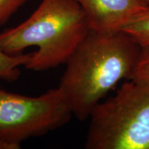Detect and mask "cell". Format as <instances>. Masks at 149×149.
Listing matches in <instances>:
<instances>
[{
  "instance_id": "8",
  "label": "cell",
  "mask_w": 149,
  "mask_h": 149,
  "mask_svg": "<svg viewBox=\"0 0 149 149\" xmlns=\"http://www.w3.org/2000/svg\"><path fill=\"white\" fill-rule=\"evenodd\" d=\"M128 80L149 84V46L141 48L139 58Z\"/></svg>"
},
{
  "instance_id": "10",
  "label": "cell",
  "mask_w": 149,
  "mask_h": 149,
  "mask_svg": "<svg viewBox=\"0 0 149 149\" xmlns=\"http://www.w3.org/2000/svg\"><path fill=\"white\" fill-rule=\"evenodd\" d=\"M139 2H141L142 4L146 6V7L149 6V0H138Z\"/></svg>"
},
{
  "instance_id": "9",
  "label": "cell",
  "mask_w": 149,
  "mask_h": 149,
  "mask_svg": "<svg viewBox=\"0 0 149 149\" xmlns=\"http://www.w3.org/2000/svg\"><path fill=\"white\" fill-rule=\"evenodd\" d=\"M27 0H0V26L10 19Z\"/></svg>"
},
{
  "instance_id": "5",
  "label": "cell",
  "mask_w": 149,
  "mask_h": 149,
  "mask_svg": "<svg viewBox=\"0 0 149 149\" xmlns=\"http://www.w3.org/2000/svg\"><path fill=\"white\" fill-rule=\"evenodd\" d=\"M91 30L102 35L122 31L147 7L138 0H77Z\"/></svg>"
},
{
  "instance_id": "4",
  "label": "cell",
  "mask_w": 149,
  "mask_h": 149,
  "mask_svg": "<svg viewBox=\"0 0 149 149\" xmlns=\"http://www.w3.org/2000/svg\"><path fill=\"white\" fill-rule=\"evenodd\" d=\"M72 115L59 88L30 97L0 87V149L20 148L26 139L44 135L66 124Z\"/></svg>"
},
{
  "instance_id": "2",
  "label": "cell",
  "mask_w": 149,
  "mask_h": 149,
  "mask_svg": "<svg viewBox=\"0 0 149 149\" xmlns=\"http://www.w3.org/2000/svg\"><path fill=\"white\" fill-rule=\"evenodd\" d=\"M90 30L77 0H42L26 21L0 33V48L16 55L37 46L24 66L44 71L66 64Z\"/></svg>"
},
{
  "instance_id": "7",
  "label": "cell",
  "mask_w": 149,
  "mask_h": 149,
  "mask_svg": "<svg viewBox=\"0 0 149 149\" xmlns=\"http://www.w3.org/2000/svg\"><path fill=\"white\" fill-rule=\"evenodd\" d=\"M122 31L129 35L141 48L149 46V6Z\"/></svg>"
},
{
  "instance_id": "3",
  "label": "cell",
  "mask_w": 149,
  "mask_h": 149,
  "mask_svg": "<svg viewBox=\"0 0 149 149\" xmlns=\"http://www.w3.org/2000/svg\"><path fill=\"white\" fill-rule=\"evenodd\" d=\"M86 149H149V84L129 80L90 115Z\"/></svg>"
},
{
  "instance_id": "6",
  "label": "cell",
  "mask_w": 149,
  "mask_h": 149,
  "mask_svg": "<svg viewBox=\"0 0 149 149\" xmlns=\"http://www.w3.org/2000/svg\"><path fill=\"white\" fill-rule=\"evenodd\" d=\"M32 53L10 55L0 48V79L8 82L17 81L20 75L19 66H25Z\"/></svg>"
},
{
  "instance_id": "1",
  "label": "cell",
  "mask_w": 149,
  "mask_h": 149,
  "mask_svg": "<svg viewBox=\"0 0 149 149\" xmlns=\"http://www.w3.org/2000/svg\"><path fill=\"white\" fill-rule=\"evenodd\" d=\"M141 47L124 31L102 35L90 30L66 61L58 88L80 121L122 79H130Z\"/></svg>"
}]
</instances>
